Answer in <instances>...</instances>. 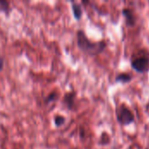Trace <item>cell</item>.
<instances>
[{"label":"cell","instance_id":"obj_1","mask_svg":"<svg viewBox=\"0 0 149 149\" xmlns=\"http://www.w3.org/2000/svg\"><path fill=\"white\" fill-rule=\"evenodd\" d=\"M77 45L82 52L89 55H97L102 52L107 46V44L104 41H91L86 37V33L81 30H79L77 31Z\"/></svg>","mask_w":149,"mask_h":149},{"label":"cell","instance_id":"obj_2","mask_svg":"<svg viewBox=\"0 0 149 149\" xmlns=\"http://www.w3.org/2000/svg\"><path fill=\"white\" fill-rule=\"evenodd\" d=\"M116 116L118 121L123 125H129L134 121V115L131 112L129 108H127L125 105H121L116 110Z\"/></svg>","mask_w":149,"mask_h":149},{"label":"cell","instance_id":"obj_3","mask_svg":"<svg viewBox=\"0 0 149 149\" xmlns=\"http://www.w3.org/2000/svg\"><path fill=\"white\" fill-rule=\"evenodd\" d=\"M132 67L138 72L143 73L149 70V58L147 57H139L132 61Z\"/></svg>","mask_w":149,"mask_h":149},{"label":"cell","instance_id":"obj_4","mask_svg":"<svg viewBox=\"0 0 149 149\" xmlns=\"http://www.w3.org/2000/svg\"><path fill=\"white\" fill-rule=\"evenodd\" d=\"M75 97H76V93L75 92H70V93H67L65 96H64V99H63V103L65 104V106L72 110L73 109V107H74V104H75Z\"/></svg>","mask_w":149,"mask_h":149},{"label":"cell","instance_id":"obj_5","mask_svg":"<svg viewBox=\"0 0 149 149\" xmlns=\"http://www.w3.org/2000/svg\"><path fill=\"white\" fill-rule=\"evenodd\" d=\"M122 14L125 17L126 23L128 26H134L135 24V17L132 12L131 10L129 9H123L122 10Z\"/></svg>","mask_w":149,"mask_h":149},{"label":"cell","instance_id":"obj_6","mask_svg":"<svg viewBox=\"0 0 149 149\" xmlns=\"http://www.w3.org/2000/svg\"><path fill=\"white\" fill-rule=\"evenodd\" d=\"M72 10L73 13V17L76 20H80L83 15L82 7L79 3L72 2Z\"/></svg>","mask_w":149,"mask_h":149},{"label":"cell","instance_id":"obj_7","mask_svg":"<svg viewBox=\"0 0 149 149\" xmlns=\"http://www.w3.org/2000/svg\"><path fill=\"white\" fill-rule=\"evenodd\" d=\"M10 3L5 0H0V12H3L6 16L9 15L10 11Z\"/></svg>","mask_w":149,"mask_h":149},{"label":"cell","instance_id":"obj_8","mask_svg":"<svg viewBox=\"0 0 149 149\" xmlns=\"http://www.w3.org/2000/svg\"><path fill=\"white\" fill-rule=\"evenodd\" d=\"M131 79H132L131 75H129L127 73H120L115 79L116 82H120V83H123V84L131 81Z\"/></svg>","mask_w":149,"mask_h":149},{"label":"cell","instance_id":"obj_9","mask_svg":"<svg viewBox=\"0 0 149 149\" xmlns=\"http://www.w3.org/2000/svg\"><path fill=\"white\" fill-rule=\"evenodd\" d=\"M65 122V118L62 115H56L54 117V124L56 127H59L61 126H63Z\"/></svg>","mask_w":149,"mask_h":149},{"label":"cell","instance_id":"obj_10","mask_svg":"<svg viewBox=\"0 0 149 149\" xmlns=\"http://www.w3.org/2000/svg\"><path fill=\"white\" fill-rule=\"evenodd\" d=\"M58 97V93L56 92H52L51 93H49V95L45 99V102L46 104H50L51 102H53L57 100Z\"/></svg>","mask_w":149,"mask_h":149},{"label":"cell","instance_id":"obj_11","mask_svg":"<svg viewBox=\"0 0 149 149\" xmlns=\"http://www.w3.org/2000/svg\"><path fill=\"white\" fill-rule=\"evenodd\" d=\"M100 140H101L100 143H101L102 145H104V141H106V144H107V143L109 142V136H108V134H107L106 133H103L102 135H101Z\"/></svg>","mask_w":149,"mask_h":149},{"label":"cell","instance_id":"obj_12","mask_svg":"<svg viewBox=\"0 0 149 149\" xmlns=\"http://www.w3.org/2000/svg\"><path fill=\"white\" fill-rule=\"evenodd\" d=\"M3 66H4V59L0 55V71H2L3 69Z\"/></svg>","mask_w":149,"mask_h":149}]
</instances>
